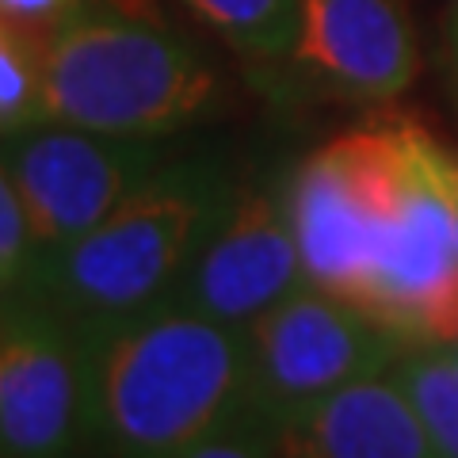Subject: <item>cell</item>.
Instances as JSON below:
<instances>
[{
  "mask_svg": "<svg viewBox=\"0 0 458 458\" xmlns=\"http://www.w3.org/2000/svg\"><path fill=\"white\" fill-rule=\"evenodd\" d=\"M92 447L111 458L176 451L245 417V328L191 310L176 294L84 321Z\"/></svg>",
  "mask_w": 458,
  "mask_h": 458,
  "instance_id": "cell-1",
  "label": "cell"
},
{
  "mask_svg": "<svg viewBox=\"0 0 458 458\" xmlns=\"http://www.w3.org/2000/svg\"><path fill=\"white\" fill-rule=\"evenodd\" d=\"M218 104V69L149 0H84L47 47L50 123L168 141Z\"/></svg>",
  "mask_w": 458,
  "mask_h": 458,
  "instance_id": "cell-2",
  "label": "cell"
},
{
  "mask_svg": "<svg viewBox=\"0 0 458 458\" xmlns=\"http://www.w3.org/2000/svg\"><path fill=\"white\" fill-rule=\"evenodd\" d=\"M233 188V172L218 157L165 161L96 229L35 264L23 291L77 325L161 302L176 291Z\"/></svg>",
  "mask_w": 458,
  "mask_h": 458,
  "instance_id": "cell-3",
  "label": "cell"
},
{
  "mask_svg": "<svg viewBox=\"0 0 458 458\" xmlns=\"http://www.w3.org/2000/svg\"><path fill=\"white\" fill-rule=\"evenodd\" d=\"M405 114L336 134L291 176V222L310 286L367 306L405 199Z\"/></svg>",
  "mask_w": 458,
  "mask_h": 458,
  "instance_id": "cell-4",
  "label": "cell"
},
{
  "mask_svg": "<svg viewBox=\"0 0 458 458\" xmlns=\"http://www.w3.org/2000/svg\"><path fill=\"white\" fill-rule=\"evenodd\" d=\"M245 412L260 424L306 409L360 378L386 375L405 348V340L367 318L360 306L310 283L260 313L245 328Z\"/></svg>",
  "mask_w": 458,
  "mask_h": 458,
  "instance_id": "cell-5",
  "label": "cell"
},
{
  "mask_svg": "<svg viewBox=\"0 0 458 458\" xmlns=\"http://www.w3.org/2000/svg\"><path fill=\"white\" fill-rule=\"evenodd\" d=\"M165 161L168 146L161 138L99 134L50 119L0 134V165L20 191L35 264L96 229Z\"/></svg>",
  "mask_w": 458,
  "mask_h": 458,
  "instance_id": "cell-6",
  "label": "cell"
},
{
  "mask_svg": "<svg viewBox=\"0 0 458 458\" xmlns=\"http://www.w3.org/2000/svg\"><path fill=\"white\" fill-rule=\"evenodd\" d=\"M89 447L81 325L16 286L0 298V458H77Z\"/></svg>",
  "mask_w": 458,
  "mask_h": 458,
  "instance_id": "cell-7",
  "label": "cell"
},
{
  "mask_svg": "<svg viewBox=\"0 0 458 458\" xmlns=\"http://www.w3.org/2000/svg\"><path fill=\"white\" fill-rule=\"evenodd\" d=\"M302 283L286 180H237L172 294L207 318L249 328Z\"/></svg>",
  "mask_w": 458,
  "mask_h": 458,
  "instance_id": "cell-8",
  "label": "cell"
},
{
  "mask_svg": "<svg viewBox=\"0 0 458 458\" xmlns=\"http://www.w3.org/2000/svg\"><path fill=\"white\" fill-rule=\"evenodd\" d=\"M286 65L348 104H390L420 73V38L405 0H302Z\"/></svg>",
  "mask_w": 458,
  "mask_h": 458,
  "instance_id": "cell-9",
  "label": "cell"
},
{
  "mask_svg": "<svg viewBox=\"0 0 458 458\" xmlns=\"http://www.w3.org/2000/svg\"><path fill=\"white\" fill-rule=\"evenodd\" d=\"M267 458H436L394 375H370L267 420Z\"/></svg>",
  "mask_w": 458,
  "mask_h": 458,
  "instance_id": "cell-10",
  "label": "cell"
},
{
  "mask_svg": "<svg viewBox=\"0 0 458 458\" xmlns=\"http://www.w3.org/2000/svg\"><path fill=\"white\" fill-rule=\"evenodd\" d=\"M436 458H458V367L447 344H405L390 367Z\"/></svg>",
  "mask_w": 458,
  "mask_h": 458,
  "instance_id": "cell-11",
  "label": "cell"
},
{
  "mask_svg": "<svg viewBox=\"0 0 458 458\" xmlns=\"http://www.w3.org/2000/svg\"><path fill=\"white\" fill-rule=\"evenodd\" d=\"M183 4L249 62L279 65L298 42L302 0H183Z\"/></svg>",
  "mask_w": 458,
  "mask_h": 458,
  "instance_id": "cell-12",
  "label": "cell"
},
{
  "mask_svg": "<svg viewBox=\"0 0 458 458\" xmlns=\"http://www.w3.org/2000/svg\"><path fill=\"white\" fill-rule=\"evenodd\" d=\"M47 123V42L0 20V134Z\"/></svg>",
  "mask_w": 458,
  "mask_h": 458,
  "instance_id": "cell-13",
  "label": "cell"
},
{
  "mask_svg": "<svg viewBox=\"0 0 458 458\" xmlns=\"http://www.w3.org/2000/svg\"><path fill=\"white\" fill-rule=\"evenodd\" d=\"M0 264L12 276V286H23V279L35 267V241H31V225L20 203V191L12 176L0 165Z\"/></svg>",
  "mask_w": 458,
  "mask_h": 458,
  "instance_id": "cell-14",
  "label": "cell"
},
{
  "mask_svg": "<svg viewBox=\"0 0 458 458\" xmlns=\"http://www.w3.org/2000/svg\"><path fill=\"white\" fill-rule=\"evenodd\" d=\"M141 458H267L264 447V428L256 417H241L233 424H225L222 432H210L203 439L188 443L176 451H161V454H141Z\"/></svg>",
  "mask_w": 458,
  "mask_h": 458,
  "instance_id": "cell-15",
  "label": "cell"
},
{
  "mask_svg": "<svg viewBox=\"0 0 458 458\" xmlns=\"http://www.w3.org/2000/svg\"><path fill=\"white\" fill-rule=\"evenodd\" d=\"M81 4L84 0H0V20H8L12 27L50 47V38L62 31V23Z\"/></svg>",
  "mask_w": 458,
  "mask_h": 458,
  "instance_id": "cell-16",
  "label": "cell"
},
{
  "mask_svg": "<svg viewBox=\"0 0 458 458\" xmlns=\"http://www.w3.org/2000/svg\"><path fill=\"white\" fill-rule=\"evenodd\" d=\"M451 188H454V229H458V149H451Z\"/></svg>",
  "mask_w": 458,
  "mask_h": 458,
  "instance_id": "cell-17",
  "label": "cell"
},
{
  "mask_svg": "<svg viewBox=\"0 0 458 458\" xmlns=\"http://www.w3.org/2000/svg\"><path fill=\"white\" fill-rule=\"evenodd\" d=\"M451 54H454V69H458V12L451 20Z\"/></svg>",
  "mask_w": 458,
  "mask_h": 458,
  "instance_id": "cell-18",
  "label": "cell"
},
{
  "mask_svg": "<svg viewBox=\"0 0 458 458\" xmlns=\"http://www.w3.org/2000/svg\"><path fill=\"white\" fill-rule=\"evenodd\" d=\"M8 291H16V286H12V276L4 271V264H0V298H4Z\"/></svg>",
  "mask_w": 458,
  "mask_h": 458,
  "instance_id": "cell-19",
  "label": "cell"
},
{
  "mask_svg": "<svg viewBox=\"0 0 458 458\" xmlns=\"http://www.w3.org/2000/svg\"><path fill=\"white\" fill-rule=\"evenodd\" d=\"M77 458H111V454H104V451H96V447H89L84 454H77Z\"/></svg>",
  "mask_w": 458,
  "mask_h": 458,
  "instance_id": "cell-20",
  "label": "cell"
},
{
  "mask_svg": "<svg viewBox=\"0 0 458 458\" xmlns=\"http://www.w3.org/2000/svg\"><path fill=\"white\" fill-rule=\"evenodd\" d=\"M447 348H451V355H454V367H458V344H447Z\"/></svg>",
  "mask_w": 458,
  "mask_h": 458,
  "instance_id": "cell-21",
  "label": "cell"
}]
</instances>
